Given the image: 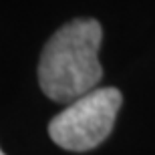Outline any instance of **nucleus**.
Masks as SVG:
<instances>
[{
    "instance_id": "1",
    "label": "nucleus",
    "mask_w": 155,
    "mask_h": 155,
    "mask_svg": "<svg viewBox=\"0 0 155 155\" xmlns=\"http://www.w3.org/2000/svg\"><path fill=\"white\" fill-rule=\"evenodd\" d=\"M101 36L95 18H75L48 38L40 54L38 83L51 101L75 103L97 89L103 77L97 58Z\"/></svg>"
},
{
    "instance_id": "3",
    "label": "nucleus",
    "mask_w": 155,
    "mask_h": 155,
    "mask_svg": "<svg viewBox=\"0 0 155 155\" xmlns=\"http://www.w3.org/2000/svg\"><path fill=\"white\" fill-rule=\"evenodd\" d=\"M0 155H4V153H2V151H0Z\"/></svg>"
},
{
    "instance_id": "2",
    "label": "nucleus",
    "mask_w": 155,
    "mask_h": 155,
    "mask_svg": "<svg viewBox=\"0 0 155 155\" xmlns=\"http://www.w3.org/2000/svg\"><path fill=\"white\" fill-rule=\"evenodd\" d=\"M121 103L123 95L119 89H95L61 111L48 123V135L63 149H95L111 133Z\"/></svg>"
}]
</instances>
